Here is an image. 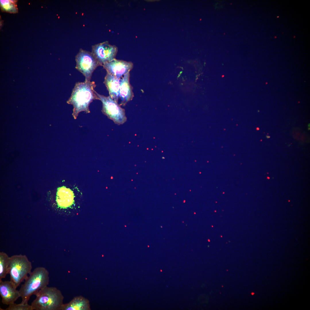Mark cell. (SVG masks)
Instances as JSON below:
<instances>
[{
  "label": "cell",
  "mask_w": 310,
  "mask_h": 310,
  "mask_svg": "<svg viewBox=\"0 0 310 310\" xmlns=\"http://www.w3.org/2000/svg\"><path fill=\"white\" fill-rule=\"evenodd\" d=\"M96 86L94 81L77 82L72 90L67 103L73 106L72 115L76 119L79 113L84 111L89 113L90 104L93 100H99L94 90Z\"/></svg>",
  "instance_id": "1"
},
{
  "label": "cell",
  "mask_w": 310,
  "mask_h": 310,
  "mask_svg": "<svg viewBox=\"0 0 310 310\" xmlns=\"http://www.w3.org/2000/svg\"><path fill=\"white\" fill-rule=\"evenodd\" d=\"M49 272L45 268H35L29 274L19 290L22 299L21 302L28 303L31 297L36 295L39 290L49 284Z\"/></svg>",
  "instance_id": "2"
},
{
  "label": "cell",
  "mask_w": 310,
  "mask_h": 310,
  "mask_svg": "<svg viewBox=\"0 0 310 310\" xmlns=\"http://www.w3.org/2000/svg\"><path fill=\"white\" fill-rule=\"evenodd\" d=\"M31 303L30 310H61L64 297L57 288L47 286L40 290Z\"/></svg>",
  "instance_id": "3"
},
{
  "label": "cell",
  "mask_w": 310,
  "mask_h": 310,
  "mask_svg": "<svg viewBox=\"0 0 310 310\" xmlns=\"http://www.w3.org/2000/svg\"><path fill=\"white\" fill-rule=\"evenodd\" d=\"M82 193L74 185L63 186L57 189L55 200L58 207L70 215L76 213L80 207Z\"/></svg>",
  "instance_id": "4"
},
{
  "label": "cell",
  "mask_w": 310,
  "mask_h": 310,
  "mask_svg": "<svg viewBox=\"0 0 310 310\" xmlns=\"http://www.w3.org/2000/svg\"><path fill=\"white\" fill-rule=\"evenodd\" d=\"M32 263L25 255H15L10 257L9 274L10 281L17 288L32 272Z\"/></svg>",
  "instance_id": "5"
},
{
  "label": "cell",
  "mask_w": 310,
  "mask_h": 310,
  "mask_svg": "<svg viewBox=\"0 0 310 310\" xmlns=\"http://www.w3.org/2000/svg\"><path fill=\"white\" fill-rule=\"evenodd\" d=\"M96 92L102 103V113L115 124L120 125L124 123L127 120L125 109L110 96H106Z\"/></svg>",
  "instance_id": "6"
},
{
  "label": "cell",
  "mask_w": 310,
  "mask_h": 310,
  "mask_svg": "<svg viewBox=\"0 0 310 310\" xmlns=\"http://www.w3.org/2000/svg\"><path fill=\"white\" fill-rule=\"evenodd\" d=\"M75 68L85 76V81H90L92 73L100 66L92 53L80 49L75 56Z\"/></svg>",
  "instance_id": "7"
},
{
  "label": "cell",
  "mask_w": 310,
  "mask_h": 310,
  "mask_svg": "<svg viewBox=\"0 0 310 310\" xmlns=\"http://www.w3.org/2000/svg\"><path fill=\"white\" fill-rule=\"evenodd\" d=\"M118 51L115 45L105 41L92 46V53L100 66L115 59Z\"/></svg>",
  "instance_id": "8"
},
{
  "label": "cell",
  "mask_w": 310,
  "mask_h": 310,
  "mask_svg": "<svg viewBox=\"0 0 310 310\" xmlns=\"http://www.w3.org/2000/svg\"><path fill=\"white\" fill-rule=\"evenodd\" d=\"M107 72L114 76L118 79L129 72L133 68L132 62L115 58L104 63L102 65Z\"/></svg>",
  "instance_id": "9"
},
{
  "label": "cell",
  "mask_w": 310,
  "mask_h": 310,
  "mask_svg": "<svg viewBox=\"0 0 310 310\" xmlns=\"http://www.w3.org/2000/svg\"><path fill=\"white\" fill-rule=\"evenodd\" d=\"M17 288L10 281H0V295L2 303L9 305L15 303L21 297Z\"/></svg>",
  "instance_id": "10"
},
{
  "label": "cell",
  "mask_w": 310,
  "mask_h": 310,
  "mask_svg": "<svg viewBox=\"0 0 310 310\" xmlns=\"http://www.w3.org/2000/svg\"><path fill=\"white\" fill-rule=\"evenodd\" d=\"M129 72L124 75L120 79L119 99L120 100L119 105L124 106L127 102L132 100L133 96V87L129 82Z\"/></svg>",
  "instance_id": "11"
},
{
  "label": "cell",
  "mask_w": 310,
  "mask_h": 310,
  "mask_svg": "<svg viewBox=\"0 0 310 310\" xmlns=\"http://www.w3.org/2000/svg\"><path fill=\"white\" fill-rule=\"evenodd\" d=\"M120 80L107 72L104 82L108 91L109 96L117 103L119 99Z\"/></svg>",
  "instance_id": "12"
},
{
  "label": "cell",
  "mask_w": 310,
  "mask_h": 310,
  "mask_svg": "<svg viewBox=\"0 0 310 310\" xmlns=\"http://www.w3.org/2000/svg\"><path fill=\"white\" fill-rule=\"evenodd\" d=\"M89 300L82 296L74 297L69 302L63 304L61 310H90Z\"/></svg>",
  "instance_id": "13"
},
{
  "label": "cell",
  "mask_w": 310,
  "mask_h": 310,
  "mask_svg": "<svg viewBox=\"0 0 310 310\" xmlns=\"http://www.w3.org/2000/svg\"><path fill=\"white\" fill-rule=\"evenodd\" d=\"M10 257L5 253H0V281L9 274Z\"/></svg>",
  "instance_id": "14"
},
{
  "label": "cell",
  "mask_w": 310,
  "mask_h": 310,
  "mask_svg": "<svg viewBox=\"0 0 310 310\" xmlns=\"http://www.w3.org/2000/svg\"><path fill=\"white\" fill-rule=\"evenodd\" d=\"M15 1H1V9L2 10L10 13L17 12L18 8Z\"/></svg>",
  "instance_id": "15"
},
{
  "label": "cell",
  "mask_w": 310,
  "mask_h": 310,
  "mask_svg": "<svg viewBox=\"0 0 310 310\" xmlns=\"http://www.w3.org/2000/svg\"><path fill=\"white\" fill-rule=\"evenodd\" d=\"M31 305L28 303H24L21 302L19 304L15 303L9 305L8 307L5 310H30Z\"/></svg>",
  "instance_id": "16"
},
{
  "label": "cell",
  "mask_w": 310,
  "mask_h": 310,
  "mask_svg": "<svg viewBox=\"0 0 310 310\" xmlns=\"http://www.w3.org/2000/svg\"><path fill=\"white\" fill-rule=\"evenodd\" d=\"M266 138H269L270 137V136H268V135H266Z\"/></svg>",
  "instance_id": "17"
}]
</instances>
